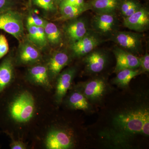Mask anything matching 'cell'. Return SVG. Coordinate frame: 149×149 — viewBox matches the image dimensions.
<instances>
[{
  "instance_id": "7a4b0ae2",
  "label": "cell",
  "mask_w": 149,
  "mask_h": 149,
  "mask_svg": "<svg viewBox=\"0 0 149 149\" xmlns=\"http://www.w3.org/2000/svg\"><path fill=\"white\" fill-rule=\"evenodd\" d=\"M115 123L125 133L149 134V112L147 109L126 112L116 117Z\"/></svg>"
},
{
  "instance_id": "7402d4cb",
  "label": "cell",
  "mask_w": 149,
  "mask_h": 149,
  "mask_svg": "<svg viewBox=\"0 0 149 149\" xmlns=\"http://www.w3.org/2000/svg\"><path fill=\"white\" fill-rule=\"evenodd\" d=\"M142 72L141 69L138 68L122 70L117 72L116 77L113 79V83L120 87H126L133 78Z\"/></svg>"
},
{
  "instance_id": "d6986e66",
  "label": "cell",
  "mask_w": 149,
  "mask_h": 149,
  "mask_svg": "<svg viewBox=\"0 0 149 149\" xmlns=\"http://www.w3.org/2000/svg\"><path fill=\"white\" fill-rule=\"evenodd\" d=\"M61 16L60 20H71L77 18L87 10H91L90 5L87 2L81 6L65 5L59 6Z\"/></svg>"
},
{
  "instance_id": "5bb4252c",
  "label": "cell",
  "mask_w": 149,
  "mask_h": 149,
  "mask_svg": "<svg viewBox=\"0 0 149 149\" xmlns=\"http://www.w3.org/2000/svg\"><path fill=\"white\" fill-rule=\"evenodd\" d=\"M113 52L116 59V72L123 69H137L140 68L139 58L135 55L119 47H115Z\"/></svg>"
},
{
  "instance_id": "4316f807",
  "label": "cell",
  "mask_w": 149,
  "mask_h": 149,
  "mask_svg": "<svg viewBox=\"0 0 149 149\" xmlns=\"http://www.w3.org/2000/svg\"><path fill=\"white\" fill-rule=\"evenodd\" d=\"M9 49V48L7 39L5 35H0V60L7 54Z\"/></svg>"
},
{
  "instance_id": "8fae6325",
  "label": "cell",
  "mask_w": 149,
  "mask_h": 149,
  "mask_svg": "<svg viewBox=\"0 0 149 149\" xmlns=\"http://www.w3.org/2000/svg\"><path fill=\"white\" fill-rule=\"evenodd\" d=\"M26 78L32 84L49 90L52 88L51 80L46 64L37 63L31 65L27 70Z\"/></svg>"
},
{
  "instance_id": "f1b7e54d",
  "label": "cell",
  "mask_w": 149,
  "mask_h": 149,
  "mask_svg": "<svg viewBox=\"0 0 149 149\" xmlns=\"http://www.w3.org/2000/svg\"><path fill=\"white\" fill-rule=\"evenodd\" d=\"M140 67L142 72H149V54L148 52L145 55L139 58Z\"/></svg>"
},
{
  "instance_id": "9a60e30c",
  "label": "cell",
  "mask_w": 149,
  "mask_h": 149,
  "mask_svg": "<svg viewBox=\"0 0 149 149\" xmlns=\"http://www.w3.org/2000/svg\"><path fill=\"white\" fill-rule=\"evenodd\" d=\"M14 63L11 54L5 56L0 63V96L13 81L15 74Z\"/></svg>"
},
{
  "instance_id": "1f68e13d",
  "label": "cell",
  "mask_w": 149,
  "mask_h": 149,
  "mask_svg": "<svg viewBox=\"0 0 149 149\" xmlns=\"http://www.w3.org/2000/svg\"><path fill=\"white\" fill-rule=\"evenodd\" d=\"M54 1L56 5L58 4L59 5L60 3L63 0H54Z\"/></svg>"
},
{
  "instance_id": "6da1fadb",
  "label": "cell",
  "mask_w": 149,
  "mask_h": 149,
  "mask_svg": "<svg viewBox=\"0 0 149 149\" xmlns=\"http://www.w3.org/2000/svg\"><path fill=\"white\" fill-rule=\"evenodd\" d=\"M35 99L31 93L24 91L19 93L7 104V115L11 120L18 123L29 122L35 115Z\"/></svg>"
},
{
  "instance_id": "e0dca14e",
  "label": "cell",
  "mask_w": 149,
  "mask_h": 149,
  "mask_svg": "<svg viewBox=\"0 0 149 149\" xmlns=\"http://www.w3.org/2000/svg\"><path fill=\"white\" fill-rule=\"evenodd\" d=\"M106 88V83L104 80L97 78L85 83L81 92L88 100L95 101L103 97Z\"/></svg>"
},
{
  "instance_id": "484cf974",
  "label": "cell",
  "mask_w": 149,
  "mask_h": 149,
  "mask_svg": "<svg viewBox=\"0 0 149 149\" xmlns=\"http://www.w3.org/2000/svg\"><path fill=\"white\" fill-rule=\"evenodd\" d=\"M47 21L35 14H30L27 19V26L44 27Z\"/></svg>"
},
{
  "instance_id": "9c48e42d",
  "label": "cell",
  "mask_w": 149,
  "mask_h": 149,
  "mask_svg": "<svg viewBox=\"0 0 149 149\" xmlns=\"http://www.w3.org/2000/svg\"><path fill=\"white\" fill-rule=\"evenodd\" d=\"M68 21L63 27V32L70 44L80 40L89 32L85 19L78 17Z\"/></svg>"
},
{
  "instance_id": "5b68a950",
  "label": "cell",
  "mask_w": 149,
  "mask_h": 149,
  "mask_svg": "<svg viewBox=\"0 0 149 149\" xmlns=\"http://www.w3.org/2000/svg\"><path fill=\"white\" fill-rule=\"evenodd\" d=\"M101 42L97 34L89 30L82 39L70 44V49L74 56L81 57L95 50Z\"/></svg>"
},
{
  "instance_id": "2e32d148",
  "label": "cell",
  "mask_w": 149,
  "mask_h": 149,
  "mask_svg": "<svg viewBox=\"0 0 149 149\" xmlns=\"http://www.w3.org/2000/svg\"><path fill=\"white\" fill-rule=\"evenodd\" d=\"M86 69L91 73H98L103 70L107 62V57L104 52L94 50L85 56L84 60Z\"/></svg>"
},
{
  "instance_id": "7c38bea8",
  "label": "cell",
  "mask_w": 149,
  "mask_h": 149,
  "mask_svg": "<svg viewBox=\"0 0 149 149\" xmlns=\"http://www.w3.org/2000/svg\"><path fill=\"white\" fill-rule=\"evenodd\" d=\"M123 25L130 30L139 32L146 31L149 26V12L142 6L132 15L123 18Z\"/></svg>"
},
{
  "instance_id": "cb8c5ba5",
  "label": "cell",
  "mask_w": 149,
  "mask_h": 149,
  "mask_svg": "<svg viewBox=\"0 0 149 149\" xmlns=\"http://www.w3.org/2000/svg\"><path fill=\"white\" fill-rule=\"evenodd\" d=\"M142 6L138 0H120L118 10L125 18L132 15Z\"/></svg>"
},
{
  "instance_id": "4dcf8cb0",
  "label": "cell",
  "mask_w": 149,
  "mask_h": 149,
  "mask_svg": "<svg viewBox=\"0 0 149 149\" xmlns=\"http://www.w3.org/2000/svg\"><path fill=\"white\" fill-rule=\"evenodd\" d=\"M85 3V0H63L59 5V7L65 5L81 6Z\"/></svg>"
},
{
  "instance_id": "f546056e",
  "label": "cell",
  "mask_w": 149,
  "mask_h": 149,
  "mask_svg": "<svg viewBox=\"0 0 149 149\" xmlns=\"http://www.w3.org/2000/svg\"><path fill=\"white\" fill-rule=\"evenodd\" d=\"M10 147L11 149H26L27 146L22 141L15 140L12 138L11 142L10 144Z\"/></svg>"
},
{
  "instance_id": "603a6c76",
  "label": "cell",
  "mask_w": 149,
  "mask_h": 149,
  "mask_svg": "<svg viewBox=\"0 0 149 149\" xmlns=\"http://www.w3.org/2000/svg\"><path fill=\"white\" fill-rule=\"evenodd\" d=\"M43 27L48 42L54 46L60 44L62 36L60 30L55 24L47 21Z\"/></svg>"
},
{
  "instance_id": "d4e9b609",
  "label": "cell",
  "mask_w": 149,
  "mask_h": 149,
  "mask_svg": "<svg viewBox=\"0 0 149 149\" xmlns=\"http://www.w3.org/2000/svg\"><path fill=\"white\" fill-rule=\"evenodd\" d=\"M31 2L33 5L46 11L54 12L56 10V5L54 0H31Z\"/></svg>"
},
{
  "instance_id": "3957f363",
  "label": "cell",
  "mask_w": 149,
  "mask_h": 149,
  "mask_svg": "<svg viewBox=\"0 0 149 149\" xmlns=\"http://www.w3.org/2000/svg\"><path fill=\"white\" fill-rule=\"evenodd\" d=\"M0 30L21 40L24 34L22 15L13 9L0 13Z\"/></svg>"
},
{
  "instance_id": "ffe728a7",
  "label": "cell",
  "mask_w": 149,
  "mask_h": 149,
  "mask_svg": "<svg viewBox=\"0 0 149 149\" xmlns=\"http://www.w3.org/2000/svg\"><path fill=\"white\" fill-rule=\"evenodd\" d=\"M27 27L29 41L38 49H44L48 42L44 27L34 26H27Z\"/></svg>"
},
{
  "instance_id": "ba28073f",
  "label": "cell",
  "mask_w": 149,
  "mask_h": 149,
  "mask_svg": "<svg viewBox=\"0 0 149 149\" xmlns=\"http://www.w3.org/2000/svg\"><path fill=\"white\" fill-rule=\"evenodd\" d=\"M45 144L47 149H68L73 147V141L71 136L64 130L53 129L48 132Z\"/></svg>"
},
{
  "instance_id": "30bf717a",
  "label": "cell",
  "mask_w": 149,
  "mask_h": 149,
  "mask_svg": "<svg viewBox=\"0 0 149 149\" xmlns=\"http://www.w3.org/2000/svg\"><path fill=\"white\" fill-rule=\"evenodd\" d=\"M76 69L74 67L69 68L61 72L56 77L55 100L57 104L61 103L67 91L70 88Z\"/></svg>"
},
{
  "instance_id": "4fadbf2b",
  "label": "cell",
  "mask_w": 149,
  "mask_h": 149,
  "mask_svg": "<svg viewBox=\"0 0 149 149\" xmlns=\"http://www.w3.org/2000/svg\"><path fill=\"white\" fill-rule=\"evenodd\" d=\"M70 61L69 55L64 51L56 52L50 57L46 65L51 81L56 78Z\"/></svg>"
},
{
  "instance_id": "277c9868",
  "label": "cell",
  "mask_w": 149,
  "mask_h": 149,
  "mask_svg": "<svg viewBox=\"0 0 149 149\" xmlns=\"http://www.w3.org/2000/svg\"><path fill=\"white\" fill-rule=\"evenodd\" d=\"M111 35L112 41L121 49L133 54L142 51L143 35L139 32L116 31Z\"/></svg>"
},
{
  "instance_id": "8992f818",
  "label": "cell",
  "mask_w": 149,
  "mask_h": 149,
  "mask_svg": "<svg viewBox=\"0 0 149 149\" xmlns=\"http://www.w3.org/2000/svg\"><path fill=\"white\" fill-rule=\"evenodd\" d=\"M42 55L39 49L29 40L20 43L16 58L17 64L19 65H33L39 63Z\"/></svg>"
},
{
  "instance_id": "44dd1931",
  "label": "cell",
  "mask_w": 149,
  "mask_h": 149,
  "mask_svg": "<svg viewBox=\"0 0 149 149\" xmlns=\"http://www.w3.org/2000/svg\"><path fill=\"white\" fill-rule=\"evenodd\" d=\"M67 103L68 106L72 109L86 111L90 108L88 99L78 90L73 91L70 95Z\"/></svg>"
},
{
  "instance_id": "ac0fdd59",
  "label": "cell",
  "mask_w": 149,
  "mask_h": 149,
  "mask_svg": "<svg viewBox=\"0 0 149 149\" xmlns=\"http://www.w3.org/2000/svg\"><path fill=\"white\" fill-rule=\"evenodd\" d=\"M120 0H90L88 3L91 10L97 14L115 13Z\"/></svg>"
},
{
  "instance_id": "52a82bcc",
  "label": "cell",
  "mask_w": 149,
  "mask_h": 149,
  "mask_svg": "<svg viewBox=\"0 0 149 149\" xmlns=\"http://www.w3.org/2000/svg\"><path fill=\"white\" fill-rule=\"evenodd\" d=\"M118 21L115 13L97 14L92 22L94 32L100 35H112L116 31Z\"/></svg>"
},
{
  "instance_id": "83f0119b",
  "label": "cell",
  "mask_w": 149,
  "mask_h": 149,
  "mask_svg": "<svg viewBox=\"0 0 149 149\" xmlns=\"http://www.w3.org/2000/svg\"><path fill=\"white\" fill-rule=\"evenodd\" d=\"M19 0H0V13L13 9Z\"/></svg>"
}]
</instances>
